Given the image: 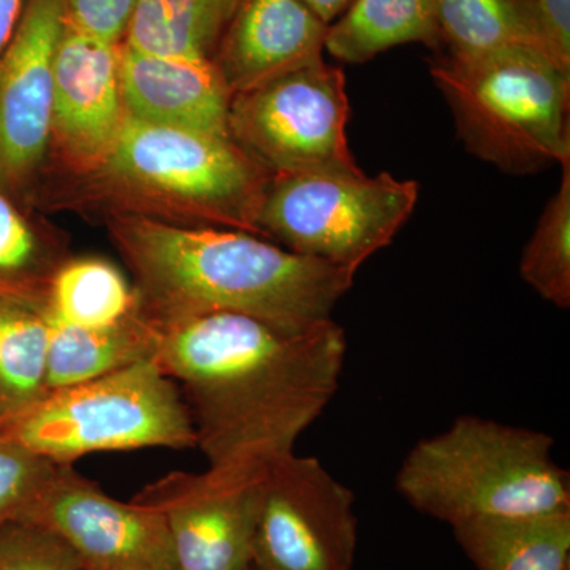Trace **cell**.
<instances>
[{
    "label": "cell",
    "instance_id": "1",
    "mask_svg": "<svg viewBox=\"0 0 570 570\" xmlns=\"http://www.w3.org/2000/svg\"><path fill=\"white\" fill-rule=\"evenodd\" d=\"M346 354L335 318L291 333L245 314L209 313L160 326L156 362L186 393L208 471L253 483L321 417Z\"/></svg>",
    "mask_w": 570,
    "mask_h": 570
},
{
    "label": "cell",
    "instance_id": "2",
    "mask_svg": "<svg viewBox=\"0 0 570 570\" xmlns=\"http://www.w3.org/2000/svg\"><path fill=\"white\" fill-rule=\"evenodd\" d=\"M157 326L209 313L258 318L298 333L332 321L355 273L236 228L183 227L126 214L111 223Z\"/></svg>",
    "mask_w": 570,
    "mask_h": 570
},
{
    "label": "cell",
    "instance_id": "3",
    "mask_svg": "<svg viewBox=\"0 0 570 570\" xmlns=\"http://www.w3.org/2000/svg\"><path fill=\"white\" fill-rule=\"evenodd\" d=\"M542 431L461 415L412 448L397 469V493L450 527L570 509L569 472Z\"/></svg>",
    "mask_w": 570,
    "mask_h": 570
},
{
    "label": "cell",
    "instance_id": "4",
    "mask_svg": "<svg viewBox=\"0 0 570 570\" xmlns=\"http://www.w3.org/2000/svg\"><path fill=\"white\" fill-rule=\"evenodd\" d=\"M431 77L469 153L512 175L570 157V77L534 48L456 58L438 52Z\"/></svg>",
    "mask_w": 570,
    "mask_h": 570
},
{
    "label": "cell",
    "instance_id": "5",
    "mask_svg": "<svg viewBox=\"0 0 570 570\" xmlns=\"http://www.w3.org/2000/svg\"><path fill=\"white\" fill-rule=\"evenodd\" d=\"M0 433L59 464L97 452L197 448L189 406L156 360L52 390Z\"/></svg>",
    "mask_w": 570,
    "mask_h": 570
},
{
    "label": "cell",
    "instance_id": "6",
    "mask_svg": "<svg viewBox=\"0 0 570 570\" xmlns=\"http://www.w3.org/2000/svg\"><path fill=\"white\" fill-rule=\"evenodd\" d=\"M417 200V183L387 171L276 175L262 195L254 234L356 275L392 243Z\"/></svg>",
    "mask_w": 570,
    "mask_h": 570
},
{
    "label": "cell",
    "instance_id": "7",
    "mask_svg": "<svg viewBox=\"0 0 570 570\" xmlns=\"http://www.w3.org/2000/svg\"><path fill=\"white\" fill-rule=\"evenodd\" d=\"M99 168L127 194L249 234L272 178L230 138L129 116Z\"/></svg>",
    "mask_w": 570,
    "mask_h": 570
},
{
    "label": "cell",
    "instance_id": "8",
    "mask_svg": "<svg viewBox=\"0 0 570 570\" xmlns=\"http://www.w3.org/2000/svg\"><path fill=\"white\" fill-rule=\"evenodd\" d=\"M348 116L344 71L321 58L234 94L228 134L269 176L358 174L348 148Z\"/></svg>",
    "mask_w": 570,
    "mask_h": 570
},
{
    "label": "cell",
    "instance_id": "9",
    "mask_svg": "<svg viewBox=\"0 0 570 570\" xmlns=\"http://www.w3.org/2000/svg\"><path fill=\"white\" fill-rule=\"evenodd\" d=\"M354 491L314 456L296 453L261 480L250 570H354Z\"/></svg>",
    "mask_w": 570,
    "mask_h": 570
},
{
    "label": "cell",
    "instance_id": "10",
    "mask_svg": "<svg viewBox=\"0 0 570 570\" xmlns=\"http://www.w3.org/2000/svg\"><path fill=\"white\" fill-rule=\"evenodd\" d=\"M28 521L56 532L85 570H176L163 513L108 497L71 464L61 468Z\"/></svg>",
    "mask_w": 570,
    "mask_h": 570
},
{
    "label": "cell",
    "instance_id": "11",
    "mask_svg": "<svg viewBox=\"0 0 570 570\" xmlns=\"http://www.w3.org/2000/svg\"><path fill=\"white\" fill-rule=\"evenodd\" d=\"M63 0H28L0 58V186L17 195L40 170L52 138L55 56Z\"/></svg>",
    "mask_w": 570,
    "mask_h": 570
},
{
    "label": "cell",
    "instance_id": "12",
    "mask_svg": "<svg viewBox=\"0 0 570 570\" xmlns=\"http://www.w3.org/2000/svg\"><path fill=\"white\" fill-rule=\"evenodd\" d=\"M261 480L236 482L208 469L202 474L171 472L146 485L134 501L163 513L176 570H247Z\"/></svg>",
    "mask_w": 570,
    "mask_h": 570
},
{
    "label": "cell",
    "instance_id": "13",
    "mask_svg": "<svg viewBox=\"0 0 570 570\" xmlns=\"http://www.w3.org/2000/svg\"><path fill=\"white\" fill-rule=\"evenodd\" d=\"M121 45L82 32L66 18L55 56L52 137L80 167H99L121 130Z\"/></svg>",
    "mask_w": 570,
    "mask_h": 570
},
{
    "label": "cell",
    "instance_id": "14",
    "mask_svg": "<svg viewBox=\"0 0 570 570\" xmlns=\"http://www.w3.org/2000/svg\"><path fill=\"white\" fill-rule=\"evenodd\" d=\"M326 31L303 0H238L213 62L234 96L324 58Z\"/></svg>",
    "mask_w": 570,
    "mask_h": 570
},
{
    "label": "cell",
    "instance_id": "15",
    "mask_svg": "<svg viewBox=\"0 0 570 570\" xmlns=\"http://www.w3.org/2000/svg\"><path fill=\"white\" fill-rule=\"evenodd\" d=\"M119 88L129 118L230 138L232 94L213 59L151 55L122 43Z\"/></svg>",
    "mask_w": 570,
    "mask_h": 570
},
{
    "label": "cell",
    "instance_id": "16",
    "mask_svg": "<svg viewBox=\"0 0 570 570\" xmlns=\"http://www.w3.org/2000/svg\"><path fill=\"white\" fill-rule=\"evenodd\" d=\"M48 321V392L156 360L160 328L142 307L119 324L94 328Z\"/></svg>",
    "mask_w": 570,
    "mask_h": 570
},
{
    "label": "cell",
    "instance_id": "17",
    "mask_svg": "<svg viewBox=\"0 0 570 570\" xmlns=\"http://www.w3.org/2000/svg\"><path fill=\"white\" fill-rule=\"evenodd\" d=\"M452 530L479 570H570V509L463 521Z\"/></svg>",
    "mask_w": 570,
    "mask_h": 570
},
{
    "label": "cell",
    "instance_id": "18",
    "mask_svg": "<svg viewBox=\"0 0 570 570\" xmlns=\"http://www.w3.org/2000/svg\"><path fill=\"white\" fill-rule=\"evenodd\" d=\"M50 321L43 302L0 296V431L48 395Z\"/></svg>",
    "mask_w": 570,
    "mask_h": 570
},
{
    "label": "cell",
    "instance_id": "19",
    "mask_svg": "<svg viewBox=\"0 0 570 570\" xmlns=\"http://www.w3.org/2000/svg\"><path fill=\"white\" fill-rule=\"evenodd\" d=\"M406 43L442 50L434 0H352L328 26L325 51L337 61L365 63Z\"/></svg>",
    "mask_w": 570,
    "mask_h": 570
},
{
    "label": "cell",
    "instance_id": "20",
    "mask_svg": "<svg viewBox=\"0 0 570 570\" xmlns=\"http://www.w3.org/2000/svg\"><path fill=\"white\" fill-rule=\"evenodd\" d=\"M434 11L439 52L444 55L469 58L505 48H534L547 56L534 0H434Z\"/></svg>",
    "mask_w": 570,
    "mask_h": 570
},
{
    "label": "cell",
    "instance_id": "21",
    "mask_svg": "<svg viewBox=\"0 0 570 570\" xmlns=\"http://www.w3.org/2000/svg\"><path fill=\"white\" fill-rule=\"evenodd\" d=\"M238 0H137L126 47L151 55L213 59Z\"/></svg>",
    "mask_w": 570,
    "mask_h": 570
},
{
    "label": "cell",
    "instance_id": "22",
    "mask_svg": "<svg viewBox=\"0 0 570 570\" xmlns=\"http://www.w3.org/2000/svg\"><path fill=\"white\" fill-rule=\"evenodd\" d=\"M43 306L51 321L91 328L119 324L141 307L121 269L99 257L67 258L48 283Z\"/></svg>",
    "mask_w": 570,
    "mask_h": 570
},
{
    "label": "cell",
    "instance_id": "23",
    "mask_svg": "<svg viewBox=\"0 0 570 570\" xmlns=\"http://www.w3.org/2000/svg\"><path fill=\"white\" fill-rule=\"evenodd\" d=\"M66 261L58 243L21 212L17 195L0 186V296L43 302Z\"/></svg>",
    "mask_w": 570,
    "mask_h": 570
},
{
    "label": "cell",
    "instance_id": "24",
    "mask_svg": "<svg viewBox=\"0 0 570 570\" xmlns=\"http://www.w3.org/2000/svg\"><path fill=\"white\" fill-rule=\"evenodd\" d=\"M560 189L550 198L530 243L524 247L520 275L543 299L570 306V157L561 163Z\"/></svg>",
    "mask_w": 570,
    "mask_h": 570
},
{
    "label": "cell",
    "instance_id": "25",
    "mask_svg": "<svg viewBox=\"0 0 570 570\" xmlns=\"http://www.w3.org/2000/svg\"><path fill=\"white\" fill-rule=\"evenodd\" d=\"M62 466L0 433V527L31 519Z\"/></svg>",
    "mask_w": 570,
    "mask_h": 570
},
{
    "label": "cell",
    "instance_id": "26",
    "mask_svg": "<svg viewBox=\"0 0 570 570\" xmlns=\"http://www.w3.org/2000/svg\"><path fill=\"white\" fill-rule=\"evenodd\" d=\"M0 570H85L56 532L33 521L0 527Z\"/></svg>",
    "mask_w": 570,
    "mask_h": 570
},
{
    "label": "cell",
    "instance_id": "27",
    "mask_svg": "<svg viewBox=\"0 0 570 570\" xmlns=\"http://www.w3.org/2000/svg\"><path fill=\"white\" fill-rule=\"evenodd\" d=\"M137 0H63L67 21L82 32L121 45Z\"/></svg>",
    "mask_w": 570,
    "mask_h": 570
},
{
    "label": "cell",
    "instance_id": "28",
    "mask_svg": "<svg viewBox=\"0 0 570 570\" xmlns=\"http://www.w3.org/2000/svg\"><path fill=\"white\" fill-rule=\"evenodd\" d=\"M543 47L551 63L570 77V0H534Z\"/></svg>",
    "mask_w": 570,
    "mask_h": 570
},
{
    "label": "cell",
    "instance_id": "29",
    "mask_svg": "<svg viewBox=\"0 0 570 570\" xmlns=\"http://www.w3.org/2000/svg\"><path fill=\"white\" fill-rule=\"evenodd\" d=\"M28 0H0V58L9 48L24 13Z\"/></svg>",
    "mask_w": 570,
    "mask_h": 570
},
{
    "label": "cell",
    "instance_id": "30",
    "mask_svg": "<svg viewBox=\"0 0 570 570\" xmlns=\"http://www.w3.org/2000/svg\"><path fill=\"white\" fill-rule=\"evenodd\" d=\"M303 2H305L325 24L330 26L347 9L352 0H303Z\"/></svg>",
    "mask_w": 570,
    "mask_h": 570
},
{
    "label": "cell",
    "instance_id": "31",
    "mask_svg": "<svg viewBox=\"0 0 570 570\" xmlns=\"http://www.w3.org/2000/svg\"><path fill=\"white\" fill-rule=\"evenodd\" d=\"M247 570H250V568H249V569H247Z\"/></svg>",
    "mask_w": 570,
    "mask_h": 570
}]
</instances>
